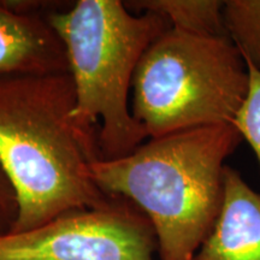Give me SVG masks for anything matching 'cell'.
<instances>
[{
	"label": "cell",
	"instance_id": "obj_1",
	"mask_svg": "<svg viewBox=\"0 0 260 260\" xmlns=\"http://www.w3.org/2000/svg\"><path fill=\"white\" fill-rule=\"evenodd\" d=\"M75 103L69 71L0 77V164L18 199L11 233L117 199L93 180L99 129L75 121Z\"/></svg>",
	"mask_w": 260,
	"mask_h": 260
},
{
	"label": "cell",
	"instance_id": "obj_7",
	"mask_svg": "<svg viewBox=\"0 0 260 260\" xmlns=\"http://www.w3.org/2000/svg\"><path fill=\"white\" fill-rule=\"evenodd\" d=\"M195 260H260V193L228 165L222 210Z\"/></svg>",
	"mask_w": 260,
	"mask_h": 260
},
{
	"label": "cell",
	"instance_id": "obj_8",
	"mask_svg": "<svg viewBox=\"0 0 260 260\" xmlns=\"http://www.w3.org/2000/svg\"><path fill=\"white\" fill-rule=\"evenodd\" d=\"M134 12H154L170 27L191 34L228 37L224 2L219 0H135L124 2Z\"/></svg>",
	"mask_w": 260,
	"mask_h": 260
},
{
	"label": "cell",
	"instance_id": "obj_10",
	"mask_svg": "<svg viewBox=\"0 0 260 260\" xmlns=\"http://www.w3.org/2000/svg\"><path fill=\"white\" fill-rule=\"evenodd\" d=\"M246 64L249 74V88L234 125L242 140L251 146L260 167V71L251 64Z\"/></svg>",
	"mask_w": 260,
	"mask_h": 260
},
{
	"label": "cell",
	"instance_id": "obj_9",
	"mask_svg": "<svg viewBox=\"0 0 260 260\" xmlns=\"http://www.w3.org/2000/svg\"><path fill=\"white\" fill-rule=\"evenodd\" d=\"M228 37L245 58L260 71V0L224 2Z\"/></svg>",
	"mask_w": 260,
	"mask_h": 260
},
{
	"label": "cell",
	"instance_id": "obj_11",
	"mask_svg": "<svg viewBox=\"0 0 260 260\" xmlns=\"http://www.w3.org/2000/svg\"><path fill=\"white\" fill-rule=\"evenodd\" d=\"M17 217V194L0 164V236L11 233Z\"/></svg>",
	"mask_w": 260,
	"mask_h": 260
},
{
	"label": "cell",
	"instance_id": "obj_4",
	"mask_svg": "<svg viewBox=\"0 0 260 260\" xmlns=\"http://www.w3.org/2000/svg\"><path fill=\"white\" fill-rule=\"evenodd\" d=\"M249 88L229 37L170 28L147 48L133 80L132 113L148 139L234 123Z\"/></svg>",
	"mask_w": 260,
	"mask_h": 260
},
{
	"label": "cell",
	"instance_id": "obj_6",
	"mask_svg": "<svg viewBox=\"0 0 260 260\" xmlns=\"http://www.w3.org/2000/svg\"><path fill=\"white\" fill-rule=\"evenodd\" d=\"M67 71V50L47 15L0 0V77Z\"/></svg>",
	"mask_w": 260,
	"mask_h": 260
},
{
	"label": "cell",
	"instance_id": "obj_3",
	"mask_svg": "<svg viewBox=\"0 0 260 260\" xmlns=\"http://www.w3.org/2000/svg\"><path fill=\"white\" fill-rule=\"evenodd\" d=\"M47 18L67 50L76 98L74 119L89 128L100 123V159L132 153L148 140L132 113L135 71L170 23L154 12L132 11L119 0H79Z\"/></svg>",
	"mask_w": 260,
	"mask_h": 260
},
{
	"label": "cell",
	"instance_id": "obj_5",
	"mask_svg": "<svg viewBox=\"0 0 260 260\" xmlns=\"http://www.w3.org/2000/svg\"><path fill=\"white\" fill-rule=\"evenodd\" d=\"M155 254L151 220L122 198L0 236V260H155Z\"/></svg>",
	"mask_w": 260,
	"mask_h": 260
},
{
	"label": "cell",
	"instance_id": "obj_2",
	"mask_svg": "<svg viewBox=\"0 0 260 260\" xmlns=\"http://www.w3.org/2000/svg\"><path fill=\"white\" fill-rule=\"evenodd\" d=\"M241 141L234 123L172 133L124 157L98 159L92 176L147 216L159 260H195L222 210L225 160Z\"/></svg>",
	"mask_w": 260,
	"mask_h": 260
}]
</instances>
